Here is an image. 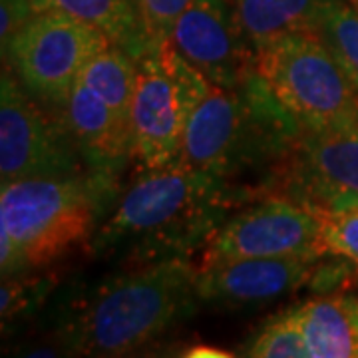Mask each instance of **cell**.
<instances>
[{
  "mask_svg": "<svg viewBox=\"0 0 358 358\" xmlns=\"http://www.w3.org/2000/svg\"><path fill=\"white\" fill-rule=\"evenodd\" d=\"M237 201L239 189L233 181L181 159L141 169L94 231L90 253L124 267L192 259L211 241Z\"/></svg>",
  "mask_w": 358,
  "mask_h": 358,
  "instance_id": "1",
  "label": "cell"
},
{
  "mask_svg": "<svg viewBox=\"0 0 358 358\" xmlns=\"http://www.w3.org/2000/svg\"><path fill=\"white\" fill-rule=\"evenodd\" d=\"M195 271L189 259H169L78 289L52 313L54 338L70 355H131L197 310Z\"/></svg>",
  "mask_w": 358,
  "mask_h": 358,
  "instance_id": "2",
  "label": "cell"
},
{
  "mask_svg": "<svg viewBox=\"0 0 358 358\" xmlns=\"http://www.w3.org/2000/svg\"><path fill=\"white\" fill-rule=\"evenodd\" d=\"M299 131L257 72L239 88L207 86L189 114L179 159L233 181L257 167L277 166Z\"/></svg>",
  "mask_w": 358,
  "mask_h": 358,
  "instance_id": "3",
  "label": "cell"
},
{
  "mask_svg": "<svg viewBox=\"0 0 358 358\" xmlns=\"http://www.w3.org/2000/svg\"><path fill=\"white\" fill-rule=\"evenodd\" d=\"M110 176L28 178L2 183L0 192V268L13 279L64 255L92 239L106 195L114 189Z\"/></svg>",
  "mask_w": 358,
  "mask_h": 358,
  "instance_id": "4",
  "label": "cell"
},
{
  "mask_svg": "<svg viewBox=\"0 0 358 358\" xmlns=\"http://www.w3.org/2000/svg\"><path fill=\"white\" fill-rule=\"evenodd\" d=\"M257 72L301 129H324L358 120V94L324 42L293 32L257 54Z\"/></svg>",
  "mask_w": 358,
  "mask_h": 358,
  "instance_id": "5",
  "label": "cell"
},
{
  "mask_svg": "<svg viewBox=\"0 0 358 358\" xmlns=\"http://www.w3.org/2000/svg\"><path fill=\"white\" fill-rule=\"evenodd\" d=\"M131 102V143L141 169L166 167L178 162L187 120L201 98L207 78L171 44L143 54Z\"/></svg>",
  "mask_w": 358,
  "mask_h": 358,
  "instance_id": "6",
  "label": "cell"
},
{
  "mask_svg": "<svg viewBox=\"0 0 358 358\" xmlns=\"http://www.w3.org/2000/svg\"><path fill=\"white\" fill-rule=\"evenodd\" d=\"M112 42L96 26L64 13H34L2 50L32 96L54 108H64L96 54Z\"/></svg>",
  "mask_w": 358,
  "mask_h": 358,
  "instance_id": "7",
  "label": "cell"
},
{
  "mask_svg": "<svg viewBox=\"0 0 358 358\" xmlns=\"http://www.w3.org/2000/svg\"><path fill=\"white\" fill-rule=\"evenodd\" d=\"M277 193L322 215L358 209V120L301 129L277 164Z\"/></svg>",
  "mask_w": 358,
  "mask_h": 358,
  "instance_id": "8",
  "label": "cell"
},
{
  "mask_svg": "<svg viewBox=\"0 0 358 358\" xmlns=\"http://www.w3.org/2000/svg\"><path fill=\"white\" fill-rule=\"evenodd\" d=\"M10 66L0 82V176L2 183L28 178L84 176L82 155L62 115L46 114L20 86Z\"/></svg>",
  "mask_w": 358,
  "mask_h": 358,
  "instance_id": "9",
  "label": "cell"
},
{
  "mask_svg": "<svg viewBox=\"0 0 358 358\" xmlns=\"http://www.w3.org/2000/svg\"><path fill=\"white\" fill-rule=\"evenodd\" d=\"M247 257H331L324 215L273 193L223 221L205 245L201 263Z\"/></svg>",
  "mask_w": 358,
  "mask_h": 358,
  "instance_id": "10",
  "label": "cell"
},
{
  "mask_svg": "<svg viewBox=\"0 0 358 358\" xmlns=\"http://www.w3.org/2000/svg\"><path fill=\"white\" fill-rule=\"evenodd\" d=\"M331 257H247L199 263L195 271L197 299L219 308L263 307L305 285L317 287Z\"/></svg>",
  "mask_w": 358,
  "mask_h": 358,
  "instance_id": "11",
  "label": "cell"
},
{
  "mask_svg": "<svg viewBox=\"0 0 358 358\" xmlns=\"http://www.w3.org/2000/svg\"><path fill=\"white\" fill-rule=\"evenodd\" d=\"M169 44L219 88H239L257 76V54L229 0H193Z\"/></svg>",
  "mask_w": 358,
  "mask_h": 358,
  "instance_id": "12",
  "label": "cell"
},
{
  "mask_svg": "<svg viewBox=\"0 0 358 358\" xmlns=\"http://www.w3.org/2000/svg\"><path fill=\"white\" fill-rule=\"evenodd\" d=\"M62 120L90 171L114 178L134 157L131 128L82 80L62 108Z\"/></svg>",
  "mask_w": 358,
  "mask_h": 358,
  "instance_id": "13",
  "label": "cell"
},
{
  "mask_svg": "<svg viewBox=\"0 0 358 358\" xmlns=\"http://www.w3.org/2000/svg\"><path fill=\"white\" fill-rule=\"evenodd\" d=\"M293 308L308 358H358L357 294H324Z\"/></svg>",
  "mask_w": 358,
  "mask_h": 358,
  "instance_id": "14",
  "label": "cell"
},
{
  "mask_svg": "<svg viewBox=\"0 0 358 358\" xmlns=\"http://www.w3.org/2000/svg\"><path fill=\"white\" fill-rule=\"evenodd\" d=\"M34 13H64L96 26L131 58L152 52L141 18L140 0H32Z\"/></svg>",
  "mask_w": 358,
  "mask_h": 358,
  "instance_id": "15",
  "label": "cell"
},
{
  "mask_svg": "<svg viewBox=\"0 0 358 358\" xmlns=\"http://www.w3.org/2000/svg\"><path fill=\"white\" fill-rule=\"evenodd\" d=\"M245 38L255 54L293 32H313L329 0H229Z\"/></svg>",
  "mask_w": 358,
  "mask_h": 358,
  "instance_id": "16",
  "label": "cell"
},
{
  "mask_svg": "<svg viewBox=\"0 0 358 358\" xmlns=\"http://www.w3.org/2000/svg\"><path fill=\"white\" fill-rule=\"evenodd\" d=\"M88 84L114 114L131 128V102L138 80V62L120 46L110 44L92 58L80 78Z\"/></svg>",
  "mask_w": 358,
  "mask_h": 358,
  "instance_id": "17",
  "label": "cell"
},
{
  "mask_svg": "<svg viewBox=\"0 0 358 358\" xmlns=\"http://www.w3.org/2000/svg\"><path fill=\"white\" fill-rule=\"evenodd\" d=\"M358 94V8L348 0H329L313 28Z\"/></svg>",
  "mask_w": 358,
  "mask_h": 358,
  "instance_id": "18",
  "label": "cell"
},
{
  "mask_svg": "<svg viewBox=\"0 0 358 358\" xmlns=\"http://www.w3.org/2000/svg\"><path fill=\"white\" fill-rule=\"evenodd\" d=\"M243 355L253 358H308L294 308H287L279 317L268 320L245 346Z\"/></svg>",
  "mask_w": 358,
  "mask_h": 358,
  "instance_id": "19",
  "label": "cell"
},
{
  "mask_svg": "<svg viewBox=\"0 0 358 358\" xmlns=\"http://www.w3.org/2000/svg\"><path fill=\"white\" fill-rule=\"evenodd\" d=\"M56 289V279L48 275L40 277H22V279H8L2 282L0 289V317L2 327L6 322L26 319L36 315L46 305L50 294Z\"/></svg>",
  "mask_w": 358,
  "mask_h": 358,
  "instance_id": "20",
  "label": "cell"
},
{
  "mask_svg": "<svg viewBox=\"0 0 358 358\" xmlns=\"http://www.w3.org/2000/svg\"><path fill=\"white\" fill-rule=\"evenodd\" d=\"M193 0H140L141 18L152 50H159L169 44L179 16Z\"/></svg>",
  "mask_w": 358,
  "mask_h": 358,
  "instance_id": "21",
  "label": "cell"
},
{
  "mask_svg": "<svg viewBox=\"0 0 358 358\" xmlns=\"http://www.w3.org/2000/svg\"><path fill=\"white\" fill-rule=\"evenodd\" d=\"M324 243L329 253L358 268V209L324 215Z\"/></svg>",
  "mask_w": 358,
  "mask_h": 358,
  "instance_id": "22",
  "label": "cell"
},
{
  "mask_svg": "<svg viewBox=\"0 0 358 358\" xmlns=\"http://www.w3.org/2000/svg\"><path fill=\"white\" fill-rule=\"evenodd\" d=\"M34 16L32 0H2L0 2V42L2 50L22 26Z\"/></svg>",
  "mask_w": 358,
  "mask_h": 358,
  "instance_id": "23",
  "label": "cell"
},
{
  "mask_svg": "<svg viewBox=\"0 0 358 358\" xmlns=\"http://www.w3.org/2000/svg\"><path fill=\"white\" fill-rule=\"evenodd\" d=\"M185 357L227 358V357H231V355L229 352H223V350H219V348H213V346H193V348H189V350L185 352Z\"/></svg>",
  "mask_w": 358,
  "mask_h": 358,
  "instance_id": "24",
  "label": "cell"
},
{
  "mask_svg": "<svg viewBox=\"0 0 358 358\" xmlns=\"http://www.w3.org/2000/svg\"><path fill=\"white\" fill-rule=\"evenodd\" d=\"M348 2H352V4H355V6L358 8V0H348Z\"/></svg>",
  "mask_w": 358,
  "mask_h": 358,
  "instance_id": "25",
  "label": "cell"
}]
</instances>
